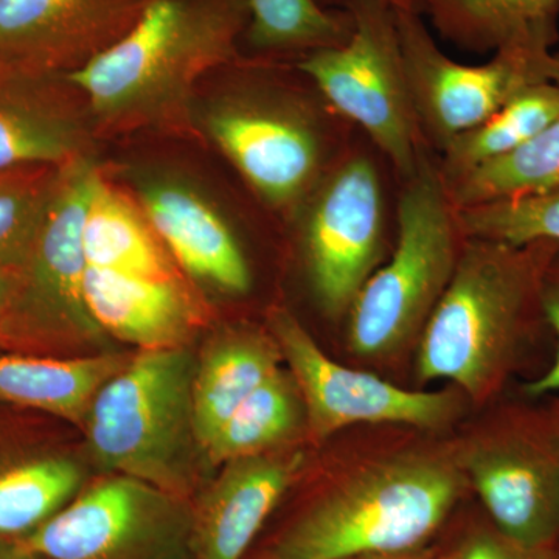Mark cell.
Wrapping results in <instances>:
<instances>
[{
	"mask_svg": "<svg viewBox=\"0 0 559 559\" xmlns=\"http://www.w3.org/2000/svg\"><path fill=\"white\" fill-rule=\"evenodd\" d=\"M249 20L248 0H150L123 39L69 75L100 139L190 128L198 83L237 58Z\"/></svg>",
	"mask_w": 559,
	"mask_h": 559,
	"instance_id": "1",
	"label": "cell"
},
{
	"mask_svg": "<svg viewBox=\"0 0 559 559\" xmlns=\"http://www.w3.org/2000/svg\"><path fill=\"white\" fill-rule=\"evenodd\" d=\"M558 246H509L468 238L450 285L421 331L419 381H450L484 395L538 301L540 275Z\"/></svg>",
	"mask_w": 559,
	"mask_h": 559,
	"instance_id": "2",
	"label": "cell"
},
{
	"mask_svg": "<svg viewBox=\"0 0 559 559\" xmlns=\"http://www.w3.org/2000/svg\"><path fill=\"white\" fill-rule=\"evenodd\" d=\"M465 485L448 460L399 455L349 477L301 513L267 559H358L412 551L443 524Z\"/></svg>",
	"mask_w": 559,
	"mask_h": 559,
	"instance_id": "3",
	"label": "cell"
},
{
	"mask_svg": "<svg viewBox=\"0 0 559 559\" xmlns=\"http://www.w3.org/2000/svg\"><path fill=\"white\" fill-rule=\"evenodd\" d=\"M197 364L186 345L143 349L98 390L84 421L98 466L183 499L198 495L209 462L194 428Z\"/></svg>",
	"mask_w": 559,
	"mask_h": 559,
	"instance_id": "4",
	"label": "cell"
},
{
	"mask_svg": "<svg viewBox=\"0 0 559 559\" xmlns=\"http://www.w3.org/2000/svg\"><path fill=\"white\" fill-rule=\"evenodd\" d=\"M407 180L392 259L349 308V349L362 358L395 355L421 334L457 264L462 231L439 167L421 156Z\"/></svg>",
	"mask_w": 559,
	"mask_h": 559,
	"instance_id": "5",
	"label": "cell"
},
{
	"mask_svg": "<svg viewBox=\"0 0 559 559\" xmlns=\"http://www.w3.org/2000/svg\"><path fill=\"white\" fill-rule=\"evenodd\" d=\"M100 171L97 157L61 168L31 252L14 271L9 307L0 322V344L68 347L105 333L84 296V221Z\"/></svg>",
	"mask_w": 559,
	"mask_h": 559,
	"instance_id": "6",
	"label": "cell"
},
{
	"mask_svg": "<svg viewBox=\"0 0 559 559\" xmlns=\"http://www.w3.org/2000/svg\"><path fill=\"white\" fill-rule=\"evenodd\" d=\"M353 32L344 46L312 51L299 68L345 117L364 128L403 178L421 159L395 7L389 0H345Z\"/></svg>",
	"mask_w": 559,
	"mask_h": 559,
	"instance_id": "7",
	"label": "cell"
},
{
	"mask_svg": "<svg viewBox=\"0 0 559 559\" xmlns=\"http://www.w3.org/2000/svg\"><path fill=\"white\" fill-rule=\"evenodd\" d=\"M191 535V500L108 474L20 540L46 559H193Z\"/></svg>",
	"mask_w": 559,
	"mask_h": 559,
	"instance_id": "8",
	"label": "cell"
},
{
	"mask_svg": "<svg viewBox=\"0 0 559 559\" xmlns=\"http://www.w3.org/2000/svg\"><path fill=\"white\" fill-rule=\"evenodd\" d=\"M395 17L419 128L440 150L521 92L557 81L558 61L550 44H514L496 51L485 64H460L440 50L417 10L395 9Z\"/></svg>",
	"mask_w": 559,
	"mask_h": 559,
	"instance_id": "9",
	"label": "cell"
},
{
	"mask_svg": "<svg viewBox=\"0 0 559 559\" xmlns=\"http://www.w3.org/2000/svg\"><path fill=\"white\" fill-rule=\"evenodd\" d=\"M271 330L299 389L312 433L320 439L362 423L439 429L457 415L452 392L401 389L331 359L288 310L272 311Z\"/></svg>",
	"mask_w": 559,
	"mask_h": 559,
	"instance_id": "10",
	"label": "cell"
},
{
	"mask_svg": "<svg viewBox=\"0 0 559 559\" xmlns=\"http://www.w3.org/2000/svg\"><path fill=\"white\" fill-rule=\"evenodd\" d=\"M381 238L377 168L355 157L319 190L305 227L308 274L326 314L341 318L349 311L380 260Z\"/></svg>",
	"mask_w": 559,
	"mask_h": 559,
	"instance_id": "11",
	"label": "cell"
},
{
	"mask_svg": "<svg viewBox=\"0 0 559 559\" xmlns=\"http://www.w3.org/2000/svg\"><path fill=\"white\" fill-rule=\"evenodd\" d=\"M197 120L272 207L296 204L318 178L322 160L318 131L289 106L231 97L213 103Z\"/></svg>",
	"mask_w": 559,
	"mask_h": 559,
	"instance_id": "12",
	"label": "cell"
},
{
	"mask_svg": "<svg viewBox=\"0 0 559 559\" xmlns=\"http://www.w3.org/2000/svg\"><path fill=\"white\" fill-rule=\"evenodd\" d=\"M150 0H0V64L38 72L87 68L138 24Z\"/></svg>",
	"mask_w": 559,
	"mask_h": 559,
	"instance_id": "13",
	"label": "cell"
},
{
	"mask_svg": "<svg viewBox=\"0 0 559 559\" xmlns=\"http://www.w3.org/2000/svg\"><path fill=\"white\" fill-rule=\"evenodd\" d=\"M100 140L69 75L0 64V171L64 167L95 157Z\"/></svg>",
	"mask_w": 559,
	"mask_h": 559,
	"instance_id": "14",
	"label": "cell"
},
{
	"mask_svg": "<svg viewBox=\"0 0 559 559\" xmlns=\"http://www.w3.org/2000/svg\"><path fill=\"white\" fill-rule=\"evenodd\" d=\"M132 189L151 227L187 277L227 297L249 293L248 259L229 223L202 191L159 173L134 178Z\"/></svg>",
	"mask_w": 559,
	"mask_h": 559,
	"instance_id": "15",
	"label": "cell"
},
{
	"mask_svg": "<svg viewBox=\"0 0 559 559\" xmlns=\"http://www.w3.org/2000/svg\"><path fill=\"white\" fill-rule=\"evenodd\" d=\"M465 471L500 535L544 549L559 533V440L509 437L476 448Z\"/></svg>",
	"mask_w": 559,
	"mask_h": 559,
	"instance_id": "16",
	"label": "cell"
},
{
	"mask_svg": "<svg viewBox=\"0 0 559 559\" xmlns=\"http://www.w3.org/2000/svg\"><path fill=\"white\" fill-rule=\"evenodd\" d=\"M304 465L300 451L231 460L191 499L193 559H242Z\"/></svg>",
	"mask_w": 559,
	"mask_h": 559,
	"instance_id": "17",
	"label": "cell"
},
{
	"mask_svg": "<svg viewBox=\"0 0 559 559\" xmlns=\"http://www.w3.org/2000/svg\"><path fill=\"white\" fill-rule=\"evenodd\" d=\"M186 277L86 266L84 296L92 318L117 340L142 352L180 347L201 319Z\"/></svg>",
	"mask_w": 559,
	"mask_h": 559,
	"instance_id": "18",
	"label": "cell"
},
{
	"mask_svg": "<svg viewBox=\"0 0 559 559\" xmlns=\"http://www.w3.org/2000/svg\"><path fill=\"white\" fill-rule=\"evenodd\" d=\"M282 359L274 336L252 329L226 330L210 342L198 359L193 380L194 428L204 452Z\"/></svg>",
	"mask_w": 559,
	"mask_h": 559,
	"instance_id": "19",
	"label": "cell"
},
{
	"mask_svg": "<svg viewBox=\"0 0 559 559\" xmlns=\"http://www.w3.org/2000/svg\"><path fill=\"white\" fill-rule=\"evenodd\" d=\"M128 359L121 355L68 359L0 355V401L83 425L98 390Z\"/></svg>",
	"mask_w": 559,
	"mask_h": 559,
	"instance_id": "20",
	"label": "cell"
},
{
	"mask_svg": "<svg viewBox=\"0 0 559 559\" xmlns=\"http://www.w3.org/2000/svg\"><path fill=\"white\" fill-rule=\"evenodd\" d=\"M441 38L487 53L524 43L559 40V0H414Z\"/></svg>",
	"mask_w": 559,
	"mask_h": 559,
	"instance_id": "21",
	"label": "cell"
},
{
	"mask_svg": "<svg viewBox=\"0 0 559 559\" xmlns=\"http://www.w3.org/2000/svg\"><path fill=\"white\" fill-rule=\"evenodd\" d=\"M559 116V80L535 84L498 112L462 132L441 148L444 183L513 153L546 130Z\"/></svg>",
	"mask_w": 559,
	"mask_h": 559,
	"instance_id": "22",
	"label": "cell"
},
{
	"mask_svg": "<svg viewBox=\"0 0 559 559\" xmlns=\"http://www.w3.org/2000/svg\"><path fill=\"white\" fill-rule=\"evenodd\" d=\"M304 417L307 414L296 381L278 367L224 423L205 452L209 465L280 450L296 436Z\"/></svg>",
	"mask_w": 559,
	"mask_h": 559,
	"instance_id": "23",
	"label": "cell"
},
{
	"mask_svg": "<svg viewBox=\"0 0 559 559\" xmlns=\"http://www.w3.org/2000/svg\"><path fill=\"white\" fill-rule=\"evenodd\" d=\"M81 489L80 466L60 455H36L0 466V539L31 535Z\"/></svg>",
	"mask_w": 559,
	"mask_h": 559,
	"instance_id": "24",
	"label": "cell"
},
{
	"mask_svg": "<svg viewBox=\"0 0 559 559\" xmlns=\"http://www.w3.org/2000/svg\"><path fill=\"white\" fill-rule=\"evenodd\" d=\"M555 57L558 61L559 40ZM559 183V116L521 148L444 183L455 210L513 200Z\"/></svg>",
	"mask_w": 559,
	"mask_h": 559,
	"instance_id": "25",
	"label": "cell"
},
{
	"mask_svg": "<svg viewBox=\"0 0 559 559\" xmlns=\"http://www.w3.org/2000/svg\"><path fill=\"white\" fill-rule=\"evenodd\" d=\"M245 40L267 57L307 55L344 46L353 32L347 10H326L319 0H248Z\"/></svg>",
	"mask_w": 559,
	"mask_h": 559,
	"instance_id": "26",
	"label": "cell"
},
{
	"mask_svg": "<svg viewBox=\"0 0 559 559\" xmlns=\"http://www.w3.org/2000/svg\"><path fill=\"white\" fill-rule=\"evenodd\" d=\"M460 231L509 246L550 242L559 248V183L513 200L455 210Z\"/></svg>",
	"mask_w": 559,
	"mask_h": 559,
	"instance_id": "27",
	"label": "cell"
},
{
	"mask_svg": "<svg viewBox=\"0 0 559 559\" xmlns=\"http://www.w3.org/2000/svg\"><path fill=\"white\" fill-rule=\"evenodd\" d=\"M62 167H31L0 171V264L17 271L33 241Z\"/></svg>",
	"mask_w": 559,
	"mask_h": 559,
	"instance_id": "28",
	"label": "cell"
},
{
	"mask_svg": "<svg viewBox=\"0 0 559 559\" xmlns=\"http://www.w3.org/2000/svg\"><path fill=\"white\" fill-rule=\"evenodd\" d=\"M539 310L557 334L558 347L554 364L538 380L530 382L527 393L532 396L549 395L559 392V253L555 250L549 263L540 275L538 293Z\"/></svg>",
	"mask_w": 559,
	"mask_h": 559,
	"instance_id": "29",
	"label": "cell"
},
{
	"mask_svg": "<svg viewBox=\"0 0 559 559\" xmlns=\"http://www.w3.org/2000/svg\"><path fill=\"white\" fill-rule=\"evenodd\" d=\"M454 559H546L543 549L533 550L518 546L506 536L481 533L463 546Z\"/></svg>",
	"mask_w": 559,
	"mask_h": 559,
	"instance_id": "30",
	"label": "cell"
},
{
	"mask_svg": "<svg viewBox=\"0 0 559 559\" xmlns=\"http://www.w3.org/2000/svg\"><path fill=\"white\" fill-rule=\"evenodd\" d=\"M0 559H46L28 549L20 539H0Z\"/></svg>",
	"mask_w": 559,
	"mask_h": 559,
	"instance_id": "31",
	"label": "cell"
},
{
	"mask_svg": "<svg viewBox=\"0 0 559 559\" xmlns=\"http://www.w3.org/2000/svg\"><path fill=\"white\" fill-rule=\"evenodd\" d=\"M14 272L0 264V322L9 307L11 289H13Z\"/></svg>",
	"mask_w": 559,
	"mask_h": 559,
	"instance_id": "32",
	"label": "cell"
},
{
	"mask_svg": "<svg viewBox=\"0 0 559 559\" xmlns=\"http://www.w3.org/2000/svg\"><path fill=\"white\" fill-rule=\"evenodd\" d=\"M358 559H428L412 555L411 551H403V554L377 555V557H366Z\"/></svg>",
	"mask_w": 559,
	"mask_h": 559,
	"instance_id": "33",
	"label": "cell"
},
{
	"mask_svg": "<svg viewBox=\"0 0 559 559\" xmlns=\"http://www.w3.org/2000/svg\"><path fill=\"white\" fill-rule=\"evenodd\" d=\"M336 2H341L342 5H344L345 0H336ZM389 2L392 3V5L395 7V9L417 10L414 0H389Z\"/></svg>",
	"mask_w": 559,
	"mask_h": 559,
	"instance_id": "34",
	"label": "cell"
}]
</instances>
